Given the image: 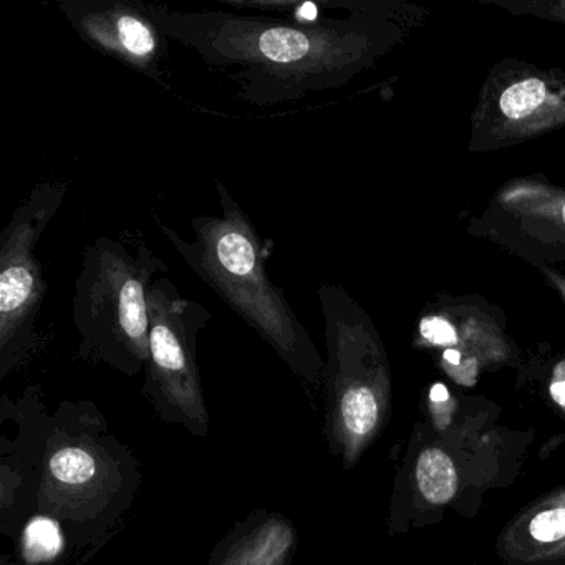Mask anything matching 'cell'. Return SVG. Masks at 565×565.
<instances>
[{
  "instance_id": "obj_1",
  "label": "cell",
  "mask_w": 565,
  "mask_h": 565,
  "mask_svg": "<svg viewBox=\"0 0 565 565\" xmlns=\"http://www.w3.org/2000/svg\"><path fill=\"white\" fill-rule=\"evenodd\" d=\"M170 41L226 71L254 107L294 104L350 84L395 44V25L359 4L347 18L297 21L250 12L177 11L147 4Z\"/></svg>"
},
{
  "instance_id": "obj_2",
  "label": "cell",
  "mask_w": 565,
  "mask_h": 565,
  "mask_svg": "<svg viewBox=\"0 0 565 565\" xmlns=\"http://www.w3.org/2000/svg\"><path fill=\"white\" fill-rule=\"evenodd\" d=\"M220 216L191 220L193 239L157 223L190 269L210 286L287 365L306 380L326 370L312 339L282 290L267 276L266 247L250 217L220 180Z\"/></svg>"
},
{
  "instance_id": "obj_3",
  "label": "cell",
  "mask_w": 565,
  "mask_h": 565,
  "mask_svg": "<svg viewBox=\"0 0 565 565\" xmlns=\"http://www.w3.org/2000/svg\"><path fill=\"white\" fill-rule=\"evenodd\" d=\"M170 267L145 241L102 236L85 249L74 323L92 353L138 370L150 362L148 292Z\"/></svg>"
},
{
  "instance_id": "obj_4",
  "label": "cell",
  "mask_w": 565,
  "mask_h": 565,
  "mask_svg": "<svg viewBox=\"0 0 565 565\" xmlns=\"http://www.w3.org/2000/svg\"><path fill=\"white\" fill-rule=\"evenodd\" d=\"M65 181L38 184L0 234V359L14 365L34 347L44 303V266L35 256L47 227L67 196Z\"/></svg>"
},
{
  "instance_id": "obj_5",
  "label": "cell",
  "mask_w": 565,
  "mask_h": 565,
  "mask_svg": "<svg viewBox=\"0 0 565 565\" xmlns=\"http://www.w3.org/2000/svg\"><path fill=\"white\" fill-rule=\"evenodd\" d=\"M565 127V72L508 61L494 65L472 114L471 151L515 147Z\"/></svg>"
},
{
  "instance_id": "obj_6",
  "label": "cell",
  "mask_w": 565,
  "mask_h": 565,
  "mask_svg": "<svg viewBox=\"0 0 565 565\" xmlns=\"http://www.w3.org/2000/svg\"><path fill=\"white\" fill-rule=\"evenodd\" d=\"M150 375L171 406L198 425L206 423L196 340L213 316L206 307L181 296L168 276L158 277L148 292Z\"/></svg>"
},
{
  "instance_id": "obj_7",
  "label": "cell",
  "mask_w": 565,
  "mask_h": 565,
  "mask_svg": "<svg viewBox=\"0 0 565 565\" xmlns=\"http://www.w3.org/2000/svg\"><path fill=\"white\" fill-rule=\"evenodd\" d=\"M62 18L95 51L167 84L170 39L137 0H58Z\"/></svg>"
},
{
  "instance_id": "obj_8",
  "label": "cell",
  "mask_w": 565,
  "mask_h": 565,
  "mask_svg": "<svg viewBox=\"0 0 565 565\" xmlns=\"http://www.w3.org/2000/svg\"><path fill=\"white\" fill-rule=\"evenodd\" d=\"M488 236L521 256L565 259V191L521 180L492 200L481 220Z\"/></svg>"
},
{
  "instance_id": "obj_9",
  "label": "cell",
  "mask_w": 565,
  "mask_h": 565,
  "mask_svg": "<svg viewBox=\"0 0 565 565\" xmlns=\"http://www.w3.org/2000/svg\"><path fill=\"white\" fill-rule=\"evenodd\" d=\"M416 481L426 501L436 505L446 504L458 492V469L445 451L428 448L416 461Z\"/></svg>"
},
{
  "instance_id": "obj_10",
  "label": "cell",
  "mask_w": 565,
  "mask_h": 565,
  "mask_svg": "<svg viewBox=\"0 0 565 565\" xmlns=\"http://www.w3.org/2000/svg\"><path fill=\"white\" fill-rule=\"evenodd\" d=\"M64 551V534L61 525L51 518L32 519L22 534V554L29 564H45L54 561Z\"/></svg>"
},
{
  "instance_id": "obj_11",
  "label": "cell",
  "mask_w": 565,
  "mask_h": 565,
  "mask_svg": "<svg viewBox=\"0 0 565 565\" xmlns=\"http://www.w3.org/2000/svg\"><path fill=\"white\" fill-rule=\"evenodd\" d=\"M49 471L62 484L78 488L94 481L98 468L97 461L87 449L68 446V448L58 449L52 456L49 461Z\"/></svg>"
},
{
  "instance_id": "obj_12",
  "label": "cell",
  "mask_w": 565,
  "mask_h": 565,
  "mask_svg": "<svg viewBox=\"0 0 565 565\" xmlns=\"http://www.w3.org/2000/svg\"><path fill=\"white\" fill-rule=\"evenodd\" d=\"M532 539L542 544L564 541L565 539V508L545 509L532 518L529 524Z\"/></svg>"
},
{
  "instance_id": "obj_13",
  "label": "cell",
  "mask_w": 565,
  "mask_h": 565,
  "mask_svg": "<svg viewBox=\"0 0 565 565\" xmlns=\"http://www.w3.org/2000/svg\"><path fill=\"white\" fill-rule=\"evenodd\" d=\"M495 8H504L514 14L534 15L547 21L565 24V0H521V2H492Z\"/></svg>"
},
{
  "instance_id": "obj_14",
  "label": "cell",
  "mask_w": 565,
  "mask_h": 565,
  "mask_svg": "<svg viewBox=\"0 0 565 565\" xmlns=\"http://www.w3.org/2000/svg\"><path fill=\"white\" fill-rule=\"evenodd\" d=\"M419 333L426 342L436 347L452 349V345H456L459 340L455 323L443 316L423 317L422 322H419Z\"/></svg>"
},
{
  "instance_id": "obj_15",
  "label": "cell",
  "mask_w": 565,
  "mask_h": 565,
  "mask_svg": "<svg viewBox=\"0 0 565 565\" xmlns=\"http://www.w3.org/2000/svg\"><path fill=\"white\" fill-rule=\"evenodd\" d=\"M542 273H544L545 279L548 280V284L554 286V289L557 290L558 296L562 297L565 303V277H562L561 274L555 273V270L548 269L547 266H541Z\"/></svg>"
},
{
  "instance_id": "obj_16",
  "label": "cell",
  "mask_w": 565,
  "mask_h": 565,
  "mask_svg": "<svg viewBox=\"0 0 565 565\" xmlns=\"http://www.w3.org/2000/svg\"><path fill=\"white\" fill-rule=\"evenodd\" d=\"M551 396L557 405L565 408V376H557L551 385Z\"/></svg>"
},
{
  "instance_id": "obj_17",
  "label": "cell",
  "mask_w": 565,
  "mask_h": 565,
  "mask_svg": "<svg viewBox=\"0 0 565 565\" xmlns=\"http://www.w3.org/2000/svg\"><path fill=\"white\" fill-rule=\"evenodd\" d=\"M429 398L436 403L446 402V399H448V388H446L445 385H441V383H436V385L433 386L431 392H429Z\"/></svg>"
},
{
  "instance_id": "obj_18",
  "label": "cell",
  "mask_w": 565,
  "mask_h": 565,
  "mask_svg": "<svg viewBox=\"0 0 565 565\" xmlns=\"http://www.w3.org/2000/svg\"><path fill=\"white\" fill-rule=\"evenodd\" d=\"M443 356H445L446 362L451 363V365H459V363H461V352H459V350L448 349Z\"/></svg>"
}]
</instances>
